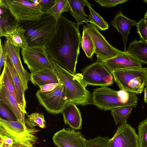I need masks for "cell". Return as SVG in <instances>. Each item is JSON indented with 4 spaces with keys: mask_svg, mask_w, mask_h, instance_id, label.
<instances>
[{
    "mask_svg": "<svg viewBox=\"0 0 147 147\" xmlns=\"http://www.w3.org/2000/svg\"><path fill=\"white\" fill-rule=\"evenodd\" d=\"M81 40L77 24L61 15L45 49L51 59L75 75Z\"/></svg>",
    "mask_w": 147,
    "mask_h": 147,
    "instance_id": "6da1fadb",
    "label": "cell"
},
{
    "mask_svg": "<svg viewBox=\"0 0 147 147\" xmlns=\"http://www.w3.org/2000/svg\"><path fill=\"white\" fill-rule=\"evenodd\" d=\"M57 22L52 16L45 12L39 20L20 23L25 30L28 46L45 49L53 35Z\"/></svg>",
    "mask_w": 147,
    "mask_h": 147,
    "instance_id": "7a4b0ae2",
    "label": "cell"
},
{
    "mask_svg": "<svg viewBox=\"0 0 147 147\" xmlns=\"http://www.w3.org/2000/svg\"><path fill=\"white\" fill-rule=\"evenodd\" d=\"M54 71L59 82L64 86L70 102L76 105L85 106L93 104L92 96L85 87L78 74L74 75L62 68L50 58Z\"/></svg>",
    "mask_w": 147,
    "mask_h": 147,
    "instance_id": "3957f363",
    "label": "cell"
},
{
    "mask_svg": "<svg viewBox=\"0 0 147 147\" xmlns=\"http://www.w3.org/2000/svg\"><path fill=\"white\" fill-rule=\"evenodd\" d=\"M92 96L93 105L105 111L120 107H135L139 100L135 94L121 89L115 90L107 86L94 89Z\"/></svg>",
    "mask_w": 147,
    "mask_h": 147,
    "instance_id": "277c9868",
    "label": "cell"
},
{
    "mask_svg": "<svg viewBox=\"0 0 147 147\" xmlns=\"http://www.w3.org/2000/svg\"><path fill=\"white\" fill-rule=\"evenodd\" d=\"M40 130L24 125L17 120L10 121L0 118V133L12 139L16 145L33 147L37 144Z\"/></svg>",
    "mask_w": 147,
    "mask_h": 147,
    "instance_id": "5b68a950",
    "label": "cell"
},
{
    "mask_svg": "<svg viewBox=\"0 0 147 147\" xmlns=\"http://www.w3.org/2000/svg\"><path fill=\"white\" fill-rule=\"evenodd\" d=\"M111 73L121 90L136 94L143 91L146 82L147 67L118 70Z\"/></svg>",
    "mask_w": 147,
    "mask_h": 147,
    "instance_id": "8992f818",
    "label": "cell"
},
{
    "mask_svg": "<svg viewBox=\"0 0 147 147\" xmlns=\"http://www.w3.org/2000/svg\"><path fill=\"white\" fill-rule=\"evenodd\" d=\"M36 95L39 102L51 114L61 113L67 104L70 102L64 86L61 83L50 91L42 92L40 90H38Z\"/></svg>",
    "mask_w": 147,
    "mask_h": 147,
    "instance_id": "52a82bcc",
    "label": "cell"
},
{
    "mask_svg": "<svg viewBox=\"0 0 147 147\" xmlns=\"http://www.w3.org/2000/svg\"><path fill=\"white\" fill-rule=\"evenodd\" d=\"M78 74L86 85L107 86L114 82L112 73L100 61H97L86 66L81 74Z\"/></svg>",
    "mask_w": 147,
    "mask_h": 147,
    "instance_id": "ba28073f",
    "label": "cell"
},
{
    "mask_svg": "<svg viewBox=\"0 0 147 147\" xmlns=\"http://www.w3.org/2000/svg\"><path fill=\"white\" fill-rule=\"evenodd\" d=\"M21 54L24 63L31 72L44 69L54 71L53 64L44 48L28 46L22 49Z\"/></svg>",
    "mask_w": 147,
    "mask_h": 147,
    "instance_id": "9c48e42d",
    "label": "cell"
},
{
    "mask_svg": "<svg viewBox=\"0 0 147 147\" xmlns=\"http://www.w3.org/2000/svg\"><path fill=\"white\" fill-rule=\"evenodd\" d=\"M83 26V30L90 36L94 46V52L97 61H101L113 57L122 51L110 45L100 32L97 27L91 23Z\"/></svg>",
    "mask_w": 147,
    "mask_h": 147,
    "instance_id": "30bf717a",
    "label": "cell"
},
{
    "mask_svg": "<svg viewBox=\"0 0 147 147\" xmlns=\"http://www.w3.org/2000/svg\"><path fill=\"white\" fill-rule=\"evenodd\" d=\"M7 8L20 22L39 20L43 13L39 4L30 0H7Z\"/></svg>",
    "mask_w": 147,
    "mask_h": 147,
    "instance_id": "8fae6325",
    "label": "cell"
},
{
    "mask_svg": "<svg viewBox=\"0 0 147 147\" xmlns=\"http://www.w3.org/2000/svg\"><path fill=\"white\" fill-rule=\"evenodd\" d=\"M109 145V147H139L135 129L127 123L121 124L110 139Z\"/></svg>",
    "mask_w": 147,
    "mask_h": 147,
    "instance_id": "7c38bea8",
    "label": "cell"
},
{
    "mask_svg": "<svg viewBox=\"0 0 147 147\" xmlns=\"http://www.w3.org/2000/svg\"><path fill=\"white\" fill-rule=\"evenodd\" d=\"M53 140L57 147H86V139L81 133L64 128L56 132Z\"/></svg>",
    "mask_w": 147,
    "mask_h": 147,
    "instance_id": "4fadbf2b",
    "label": "cell"
},
{
    "mask_svg": "<svg viewBox=\"0 0 147 147\" xmlns=\"http://www.w3.org/2000/svg\"><path fill=\"white\" fill-rule=\"evenodd\" d=\"M100 62L111 73L117 70L143 67L142 63L126 51H122L113 57Z\"/></svg>",
    "mask_w": 147,
    "mask_h": 147,
    "instance_id": "5bb4252c",
    "label": "cell"
},
{
    "mask_svg": "<svg viewBox=\"0 0 147 147\" xmlns=\"http://www.w3.org/2000/svg\"><path fill=\"white\" fill-rule=\"evenodd\" d=\"M7 52L20 80L22 88L24 91L28 89V82L30 81V74L23 67L20 55V47L14 46L7 40L5 41Z\"/></svg>",
    "mask_w": 147,
    "mask_h": 147,
    "instance_id": "9a60e30c",
    "label": "cell"
},
{
    "mask_svg": "<svg viewBox=\"0 0 147 147\" xmlns=\"http://www.w3.org/2000/svg\"><path fill=\"white\" fill-rule=\"evenodd\" d=\"M136 23L135 20L125 16L121 10L116 14L111 22V25L117 29L122 37L124 46V52L127 51V42L131 28L132 26H135Z\"/></svg>",
    "mask_w": 147,
    "mask_h": 147,
    "instance_id": "2e32d148",
    "label": "cell"
},
{
    "mask_svg": "<svg viewBox=\"0 0 147 147\" xmlns=\"http://www.w3.org/2000/svg\"><path fill=\"white\" fill-rule=\"evenodd\" d=\"M25 33V30L17 21L16 24L6 30L0 37L5 36L13 45L23 48L28 46Z\"/></svg>",
    "mask_w": 147,
    "mask_h": 147,
    "instance_id": "e0dca14e",
    "label": "cell"
},
{
    "mask_svg": "<svg viewBox=\"0 0 147 147\" xmlns=\"http://www.w3.org/2000/svg\"><path fill=\"white\" fill-rule=\"evenodd\" d=\"M65 124L67 125L72 129L80 130L82 128L81 115L79 109L76 104L69 102L62 112Z\"/></svg>",
    "mask_w": 147,
    "mask_h": 147,
    "instance_id": "ac0fdd59",
    "label": "cell"
},
{
    "mask_svg": "<svg viewBox=\"0 0 147 147\" xmlns=\"http://www.w3.org/2000/svg\"><path fill=\"white\" fill-rule=\"evenodd\" d=\"M5 63L8 67L12 76L19 108L22 112L27 114L26 110V102L24 95L25 91L22 86L19 77L7 52Z\"/></svg>",
    "mask_w": 147,
    "mask_h": 147,
    "instance_id": "d6986e66",
    "label": "cell"
},
{
    "mask_svg": "<svg viewBox=\"0 0 147 147\" xmlns=\"http://www.w3.org/2000/svg\"><path fill=\"white\" fill-rule=\"evenodd\" d=\"M0 101L11 110L17 120L24 125H26L25 114L22 112L19 108L18 101L4 87H0Z\"/></svg>",
    "mask_w": 147,
    "mask_h": 147,
    "instance_id": "ffe728a7",
    "label": "cell"
},
{
    "mask_svg": "<svg viewBox=\"0 0 147 147\" xmlns=\"http://www.w3.org/2000/svg\"><path fill=\"white\" fill-rule=\"evenodd\" d=\"M69 7V11L71 15L76 20L78 26L87 23L90 20L85 13L84 9L85 6L88 7L91 6V3L86 0H67Z\"/></svg>",
    "mask_w": 147,
    "mask_h": 147,
    "instance_id": "44dd1931",
    "label": "cell"
},
{
    "mask_svg": "<svg viewBox=\"0 0 147 147\" xmlns=\"http://www.w3.org/2000/svg\"><path fill=\"white\" fill-rule=\"evenodd\" d=\"M30 81L34 85L39 87L51 84H59L54 71L46 69L31 72Z\"/></svg>",
    "mask_w": 147,
    "mask_h": 147,
    "instance_id": "7402d4cb",
    "label": "cell"
},
{
    "mask_svg": "<svg viewBox=\"0 0 147 147\" xmlns=\"http://www.w3.org/2000/svg\"><path fill=\"white\" fill-rule=\"evenodd\" d=\"M126 52L142 63L147 65V42L136 39L129 45Z\"/></svg>",
    "mask_w": 147,
    "mask_h": 147,
    "instance_id": "603a6c76",
    "label": "cell"
},
{
    "mask_svg": "<svg viewBox=\"0 0 147 147\" xmlns=\"http://www.w3.org/2000/svg\"><path fill=\"white\" fill-rule=\"evenodd\" d=\"M4 87L18 102L11 74L5 63L0 78V87Z\"/></svg>",
    "mask_w": 147,
    "mask_h": 147,
    "instance_id": "cb8c5ba5",
    "label": "cell"
},
{
    "mask_svg": "<svg viewBox=\"0 0 147 147\" xmlns=\"http://www.w3.org/2000/svg\"><path fill=\"white\" fill-rule=\"evenodd\" d=\"M0 34L7 28L14 25L17 21L6 7L0 6Z\"/></svg>",
    "mask_w": 147,
    "mask_h": 147,
    "instance_id": "d4e9b609",
    "label": "cell"
},
{
    "mask_svg": "<svg viewBox=\"0 0 147 147\" xmlns=\"http://www.w3.org/2000/svg\"><path fill=\"white\" fill-rule=\"evenodd\" d=\"M69 11L67 0H55L54 5L46 12L58 21L62 13L68 12Z\"/></svg>",
    "mask_w": 147,
    "mask_h": 147,
    "instance_id": "484cf974",
    "label": "cell"
},
{
    "mask_svg": "<svg viewBox=\"0 0 147 147\" xmlns=\"http://www.w3.org/2000/svg\"><path fill=\"white\" fill-rule=\"evenodd\" d=\"M133 107H123L117 108L111 110V113L116 125L127 123Z\"/></svg>",
    "mask_w": 147,
    "mask_h": 147,
    "instance_id": "4316f807",
    "label": "cell"
},
{
    "mask_svg": "<svg viewBox=\"0 0 147 147\" xmlns=\"http://www.w3.org/2000/svg\"><path fill=\"white\" fill-rule=\"evenodd\" d=\"M26 116L25 123L28 127L34 128L37 126L42 129L46 127V121L43 114L35 112L27 114Z\"/></svg>",
    "mask_w": 147,
    "mask_h": 147,
    "instance_id": "83f0119b",
    "label": "cell"
},
{
    "mask_svg": "<svg viewBox=\"0 0 147 147\" xmlns=\"http://www.w3.org/2000/svg\"><path fill=\"white\" fill-rule=\"evenodd\" d=\"M88 8L90 11L88 15V19L90 20L89 22L101 31L108 29L109 25L107 22L92 8L91 6H89Z\"/></svg>",
    "mask_w": 147,
    "mask_h": 147,
    "instance_id": "f1b7e54d",
    "label": "cell"
},
{
    "mask_svg": "<svg viewBox=\"0 0 147 147\" xmlns=\"http://www.w3.org/2000/svg\"><path fill=\"white\" fill-rule=\"evenodd\" d=\"M81 45L87 57L88 58H91L94 52V45L90 36L84 30L82 32Z\"/></svg>",
    "mask_w": 147,
    "mask_h": 147,
    "instance_id": "f546056e",
    "label": "cell"
},
{
    "mask_svg": "<svg viewBox=\"0 0 147 147\" xmlns=\"http://www.w3.org/2000/svg\"><path fill=\"white\" fill-rule=\"evenodd\" d=\"M138 129L139 147H147V118L140 123Z\"/></svg>",
    "mask_w": 147,
    "mask_h": 147,
    "instance_id": "4dcf8cb0",
    "label": "cell"
},
{
    "mask_svg": "<svg viewBox=\"0 0 147 147\" xmlns=\"http://www.w3.org/2000/svg\"><path fill=\"white\" fill-rule=\"evenodd\" d=\"M110 139L108 137H102L98 136L93 139L86 140V147H109Z\"/></svg>",
    "mask_w": 147,
    "mask_h": 147,
    "instance_id": "1f68e13d",
    "label": "cell"
},
{
    "mask_svg": "<svg viewBox=\"0 0 147 147\" xmlns=\"http://www.w3.org/2000/svg\"><path fill=\"white\" fill-rule=\"evenodd\" d=\"M135 26L137 32L140 37V40L144 41H147V21L142 18L137 22Z\"/></svg>",
    "mask_w": 147,
    "mask_h": 147,
    "instance_id": "d6a6232c",
    "label": "cell"
},
{
    "mask_svg": "<svg viewBox=\"0 0 147 147\" xmlns=\"http://www.w3.org/2000/svg\"><path fill=\"white\" fill-rule=\"evenodd\" d=\"M97 3L99 4L101 6L107 7H114L120 4L125 3L128 0H95Z\"/></svg>",
    "mask_w": 147,
    "mask_h": 147,
    "instance_id": "836d02e7",
    "label": "cell"
},
{
    "mask_svg": "<svg viewBox=\"0 0 147 147\" xmlns=\"http://www.w3.org/2000/svg\"><path fill=\"white\" fill-rule=\"evenodd\" d=\"M0 147H13L17 146L14 141L11 138L0 133Z\"/></svg>",
    "mask_w": 147,
    "mask_h": 147,
    "instance_id": "e575fe53",
    "label": "cell"
},
{
    "mask_svg": "<svg viewBox=\"0 0 147 147\" xmlns=\"http://www.w3.org/2000/svg\"><path fill=\"white\" fill-rule=\"evenodd\" d=\"M1 101L0 102V113L1 115L10 121H15L17 120L13 117L12 114L3 105Z\"/></svg>",
    "mask_w": 147,
    "mask_h": 147,
    "instance_id": "d590c367",
    "label": "cell"
},
{
    "mask_svg": "<svg viewBox=\"0 0 147 147\" xmlns=\"http://www.w3.org/2000/svg\"><path fill=\"white\" fill-rule=\"evenodd\" d=\"M40 9L43 13L47 12L54 5L55 0H38Z\"/></svg>",
    "mask_w": 147,
    "mask_h": 147,
    "instance_id": "8d00e7d4",
    "label": "cell"
},
{
    "mask_svg": "<svg viewBox=\"0 0 147 147\" xmlns=\"http://www.w3.org/2000/svg\"><path fill=\"white\" fill-rule=\"evenodd\" d=\"M1 40L0 49V70L4 65L7 53L6 43L5 41L4 44H1Z\"/></svg>",
    "mask_w": 147,
    "mask_h": 147,
    "instance_id": "74e56055",
    "label": "cell"
},
{
    "mask_svg": "<svg viewBox=\"0 0 147 147\" xmlns=\"http://www.w3.org/2000/svg\"><path fill=\"white\" fill-rule=\"evenodd\" d=\"M57 84H51L44 85L39 87L40 90L42 92L51 91L54 89L58 85Z\"/></svg>",
    "mask_w": 147,
    "mask_h": 147,
    "instance_id": "f35d334b",
    "label": "cell"
},
{
    "mask_svg": "<svg viewBox=\"0 0 147 147\" xmlns=\"http://www.w3.org/2000/svg\"><path fill=\"white\" fill-rule=\"evenodd\" d=\"M144 90V100L145 103H147V87H145Z\"/></svg>",
    "mask_w": 147,
    "mask_h": 147,
    "instance_id": "ab89813d",
    "label": "cell"
},
{
    "mask_svg": "<svg viewBox=\"0 0 147 147\" xmlns=\"http://www.w3.org/2000/svg\"><path fill=\"white\" fill-rule=\"evenodd\" d=\"M143 1L147 3V0H144ZM143 18H144V19H145V20L147 21V10H146V11L144 14V16Z\"/></svg>",
    "mask_w": 147,
    "mask_h": 147,
    "instance_id": "60d3db41",
    "label": "cell"
},
{
    "mask_svg": "<svg viewBox=\"0 0 147 147\" xmlns=\"http://www.w3.org/2000/svg\"><path fill=\"white\" fill-rule=\"evenodd\" d=\"M31 1L34 3L36 4H39L38 0H31Z\"/></svg>",
    "mask_w": 147,
    "mask_h": 147,
    "instance_id": "b9f144b4",
    "label": "cell"
},
{
    "mask_svg": "<svg viewBox=\"0 0 147 147\" xmlns=\"http://www.w3.org/2000/svg\"><path fill=\"white\" fill-rule=\"evenodd\" d=\"M13 147H25V146H14ZM33 147H36L34 146Z\"/></svg>",
    "mask_w": 147,
    "mask_h": 147,
    "instance_id": "7bdbcfd3",
    "label": "cell"
},
{
    "mask_svg": "<svg viewBox=\"0 0 147 147\" xmlns=\"http://www.w3.org/2000/svg\"><path fill=\"white\" fill-rule=\"evenodd\" d=\"M145 86V87H147V76L146 77V82Z\"/></svg>",
    "mask_w": 147,
    "mask_h": 147,
    "instance_id": "ee69618b",
    "label": "cell"
},
{
    "mask_svg": "<svg viewBox=\"0 0 147 147\" xmlns=\"http://www.w3.org/2000/svg\"><path fill=\"white\" fill-rule=\"evenodd\" d=\"M145 42H147V41H145Z\"/></svg>",
    "mask_w": 147,
    "mask_h": 147,
    "instance_id": "f6af8a7d",
    "label": "cell"
}]
</instances>
